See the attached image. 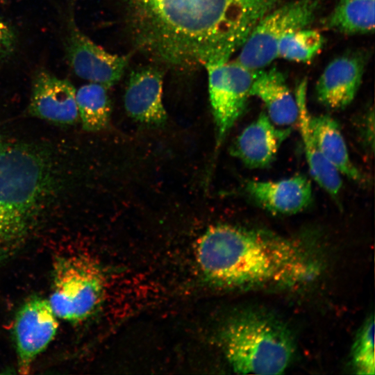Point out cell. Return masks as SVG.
<instances>
[{"label": "cell", "instance_id": "6da1fadb", "mask_svg": "<svg viewBox=\"0 0 375 375\" xmlns=\"http://www.w3.org/2000/svg\"><path fill=\"white\" fill-rule=\"evenodd\" d=\"M283 0H124L135 46L158 63L192 69L228 60Z\"/></svg>", "mask_w": 375, "mask_h": 375}, {"label": "cell", "instance_id": "7a4b0ae2", "mask_svg": "<svg viewBox=\"0 0 375 375\" xmlns=\"http://www.w3.org/2000/svg\"><path fill=\"white\" fill-rule=\"evenodd\" d=\"M196 258L204 276L229 288L297 286L313 281L319 260L303 244L269 231L219 224L198 240Z\"/></svg>", "mask_w": 375, "mask_h": 375}, {"label": "cell", "instance_id": "3957f363", "mask_svg": "<svg viewBox=\"0 0 375 375\" xmlns=\"http://www.w3.org/2000/svg\"><path fill=\"white\" fill-rule=\"evenodd\" d=\"M220 342L235 373L281 374L293 358L295 345L290 331L274 317L247 310L223 327Z\"/></svg>", "mask_w": 375, "mask_h": 375}, {"label": "cell", "instance_id": "277c9868", "mask_svg": "<svg viewBox=\"0 0 375 375\" xmlns=\"http://www.w3.org/2000/svg\"><path fill=\"white\" fill-rule=\"evenodd\" d=\"M44 172L40 158L24 147L0 150V217L18 242L41 195Z\"/></svg>", "mask_w": 375, "mask_h": 375}, {"label": "cell", "instance_id": "5b68a950", "mask_svg": "<svg viewBox=\"0 0 375 375\" xmlns=\"http://www.w3.org/2000/svg\"><path fill=\"white\" fill-rule=\"evenodd\" d=\"M51 292L48 300L57 317L78 322L100 306L105 280L99 266L82 254H67L53 263Z\"/></svg>", "mask_w": 375, "mask_h": 375}, {"label": "cell", "instance_id": "8992f818", "mask_svg": "<svg viewBox=\"0 0 375 375\" xmlns=\"http://www.w3.org/2000/svg\"><path fill=\"white\" fill-rule=\"evenodd\" d=\"M319 0H292L281 3L255 26L241 47L236 60L258 71L278 58V46L288 33L307 28L315 20Z\"/></svg>", "mask_w": 375, "mask_h": 375}, {"label": "cell", "instance_id": "52a82bcc", "mask_svg": "<svg viewBox=\"0 0 375 375\" xmlns=\"http://www.w3.org/2000/svg\"><path fill=\"white\" fill-rule=\"evenodd\" d=\"M204 67L215 124V149H219L246 108L257 71L229 60L210 62Z\"/></svg>", "mask_w": 375, "mask_h": 375}, {"label": "cell", "instance_id": "ba28073f", "mask_svg": "<svg viewBox=\"0 0 375 375\" xmlns=\"http://www.w3.org/2000/svg\"><path fill=\"white\" fill-rule=\"evenodd\" d=\"M56 317L49 301L39 297L19 310L13 330L20 374L30 372L35 359L53 339L58 326Z\"/></svg>", "mask_w": 375, "mask_h": 375}, {"label": "cell", "instance_id": "9c48e42d", "mask_svg": "<svg viewBox=\"0 0 375 375\" xmlns=\"http://www.w3.org/2000/svg\"><path fill=\"white\" fill-rule=\"evenodd\" d=\"M69 25L65 49L74 73L84 80L107 88L115 85L122 78L128 58L107 51L82 33L74 23Z\"/></svg>", "mask_w": 375, "mask_h": 375}, {"label": "cell", "instance_id": "30bf717a", "mask_svg": "<svg viewBox=\"0 0 375 375\" xmlns=\"http://www.w3.org/2000/svg\"><path fill=\"white\" fill-rule=\"evenodd\" d=\"M28 113L59 125H72L79 119L76 89L67 80L41 70L33 81Z\"/></svg>", "mask_w": 375, "mask_h": 375}, {"label": "cell", "instance_id": "8fae6325", "mask_svg": "<svg viewBox=\"0 0 375 375\" xmlns=\"http://www.w3.org/2000/svg\"><path fill=\"white\" fill-rule=\"evenodd\" d=\"M244 191L258 206L275 215L298 213L312 199L311 182L302 174L274 181H247Z\"/></svg>", "mask_w": 375, "mask_h": 375}, {"label": "cell", "instance_id": "7c38bea8", "mask_svg": "<svg viewBox=\"0 0 375 375\" xmlns=\"http://www.w3.org/2000/svg\"><path fill=\"white\" fill-rule=\"evenodd\" d=\"M163 73L147 66L133 71L126 85L124 102L130 117L142 124L159 126L165 123L167 113L163 106Z\"/></svg>", "mask_w": 375, "mask_h": 375}, {"label": "cell", "instance_id": "4fadbf2b", "mask_svg": "<svg viewBox=\"0 0 375 375\" xmlns=\"http://www.w3.org/2000/svg\"><path fill=\"white\" fill-rule=\"evenodd\" d=\"M292 128H279L261 112L238 136L231 153L247 167L262 169L274 160L282 143L290 135Z\"/></svg>", "mask_w": 375, "mask_h": 375}, {"label": "cell", "instance_id": "5bb4252c", "mask_svg": "<svg viewBox=\"0 0 375 375\" xmlns=\"http://www.w3.org/2000/svg\"><path fill=\"white\" fill-rule=\"evenodd\" d=\"M364 62L356 55H344L331 61L315 87L318 101L332 110L342 109L354 99L360 86Z\"/></svg>", "mask_w": 375, "mask_h": 375}, {"label": "cell", "instance_id": "9a60e30c", "mask_svg": "<svg viewBox=\"0 0 375 375\" xmlns=\"http://www.w3.org/2000/svg\"><path fill=\"white\" fill-rule=\"evenodd\" d=\"M250 95L263 102L268 117L275 125L290 127L297 122L296 97L291 93L284 74L276 67L257 71Z\"/></svg>", "mask_w": 375, "mask_h": 375}, {"label": "cell", "instance_id": "2e32d148", "mask_svg": "<svg viewBox=\"0 0 375 375\" xmlns=\"http://www.w3.org/2000/svg\"><path fill=\"white\" fill-rule=\"evenodd\" d=\"M298 105V124L310 173L315 182L333 199L340 197L342 182L339 172L326 160L312 133L306 104V82L298 86L295 95Z\"/></svg>", "mask_w": 375, "mask_h": 375}, {"label": "cell", "instance_id": "e0dca14e", "mask_svg": "<svg viewBox=\"0 0 375 375\" xmlns=\"http://www.w3.org/2000/svg\"><path fill=\"white\" fill-rule=\"evenodd\" d=\"M310 127L315 140L326 160L340 174L359 183L365 176L352 162L344 138L337 122L329 115H310Z\"/></svg>", "mask_w": 375, "mask_h": 375}, {"label": "cell", "instance_id": "ac0fdd59", "mask_svg": "<svg viewBox=\"0 0 375 375\" xmlns=\"http://www.w3.org/2000/svg\"><path fill=\"white\" fill-rule=\"evenodd\" d=\"M374 0H340L324 20L326 28L347 35L374 30Z\"/></svg>", "mask_w": 375, "mask_h": 375}, {"label": "cell", "instance_id": "d6986e66", "mask_svg": "<svg viewBox=\"0 0 375 375\" xmlns=\"http://www.w3.org/2000/svg\"><path fill=\"white\" fill-rule=\"evenodd\" d=\"M105 86L90 82L76 90V102L83 128L94 132L105 128L110 121L111 103Z\"/></svg>", "mask_w": 375, "mask_h": 375}, {"label": "cell", "instance_id": "ffe728a7", "mask_svg": "<svg viewBox=\"0 0 375 375\" xmlns=\"http://www.w3.org/2000/svg\"><path fill=\"white\" fill-rule=\"evenodd\" d=\"M324 38L317 30L301 28L286 34L279 42L278 58L299 62H308L321 51Z\"/></svg>", "mask_w": 375, "mask_h": 375}, {"label": "cell", "instance_id": "44dd1931", "mask_svg": "<svg viewBox=\"0 0 375 375\" xmlns=\"http://www.w3.org/2000/svg\"><path fill=\"white\" fill-rule=\"evenodd\" d=\"M353 364L358 374L374 375V321L372 316L360 331L352 348Z\"/></svg>", "mask_w": 375, "mask_h": 375}, {"label": "cell", "instance_id": "7402d4cb", "mask_svg": "<svg viewBox=\"0 0 375 375\" xmlns=\"http://www.w3.org/2000/svg\"><path fill=\"white\" fill-rule=\"evenodd\" d=\"M17 242L6 228L0 217V259L9 253Z\"/></svg>", "mask_w": 375, "mask_h": 375}]
</instances>
